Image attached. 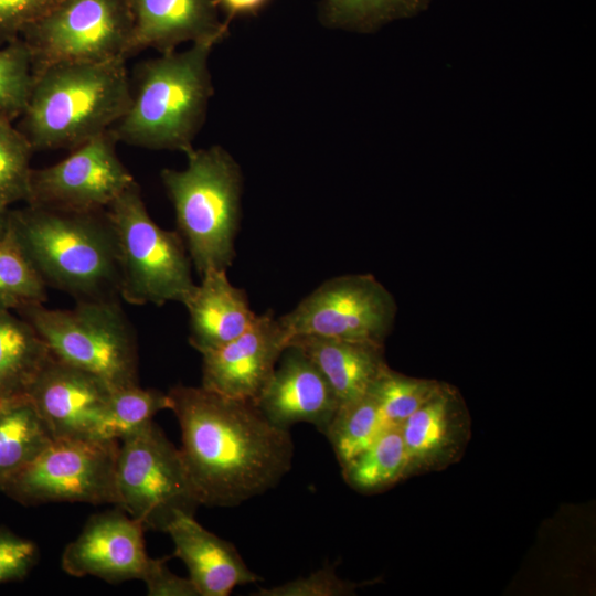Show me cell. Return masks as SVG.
Listing matches in <instances>:
<instances>
[{
    "label": "cell",
    "instance_id": "8fae6325",
    "mask_svg": "<svg viewBox=\"0 0 596 596\" xmlns=\"http://www.w3.org/2000/svg\"><path fill=\"white\" fill-rule=\"evenodd\" d=\"M396 311L394 297L373 275L352 274L323 281L278 321L288 342L312 336L384 344Z\"/></svg>",
    "mask_w": 596,
    "mask_h": 596
},
{
    "label": "cell",
    "instance_id": "ffe728a7",
    "mask_svg": "<svg viewBox=\"0 0 596 596\" xmlns=\"http://www.w3.org/2000/svg\"><path fill=\"white\" fill-rule=\"evenodd\" d=\"M189 313V342L201 354L243 333L255 320L246 292L233 286L226 269H209L183 302Z\"/></svg>",
    "mask_w": 596,
    "mask_h": 596
},
{
    "label": "cell",
    "instance_id": "f546056e",
    "mask_svg": "<svg viewBox=\"0 0 596 596\" xmlns=\"http://www.w3.org/2000/svg\"><path fill=\"white\" fill-rule=\"evenodd\" d=\"M443 382L401 374L389 365L379 375L370 392L376 398L390 426H401L429 401Z\"/></svg>",
    "mask_w": 596,
    "mask_h": 596
},
{
    "label": "cell",
    "instance_id": "d4e9b609",
    "mask_svg": "<svg viewBox=\"0 0 596 596\" xmlns=\"http://www.w3.org/2000/svg\"><path fill=\"white\" fill-rule=\"evenodd\" d=\"M389 426L376 398L369 391L361 397L340 404L323 434L342 466Z\"/></svg>",
    "mask_w": 596,
    "mask_h": 596
},
{
    "label": "cell",
    "instance_id": "836d02e7",
    "mask_svg": "<svg viewBox=\"0 0 596 596\" xmlns=\"http://www.w3.org/2000/svg\"><path fill=\"white\" fill-rule=\"evenodd\" d=\"M60 0H0V45L21 38L28 25L50 11Z\"/></svg>",
    "mask_w": 596,
    "mask_h": 596
},
{
    "label": "cell",
    "instance_id": "f1b7e54d",
    "mask_svg": "<svg viewBox=\"0 0 596 596\" xmlns=\"http://www.w3.org/2000/svg\"><path fill=\"white\" fill-rule=\"evenodd\" d=\"M0 115V212L29 199L31 158L34 152L24 134Z\"/></svg>",
    "mask_w": 596,
    "mask_h": 596
},
{
    "label": "cell",
    "instance_id": "ac0fdd59",
    "mask_svg": "<svg viewBox=\"0 0 596 596\" xmlns=\"http://www.w3.org/2000/svg\"><path fill=\"white\" fill-rule=\"evenodd\" d=\"M134 30L129 56L147 49L170 53L183 42L219 43L228 23L214 0H130Z\"/></svg>",
    "mask_w": 596,
    "mask_h": 596
},
{
    "label": "cell",
    "instance_id": "4316f807",
    "mask_svg": "<svg viewBox=\"0 0 596 596\" xmlns=\"http://www.w3.org/2000/svg\"><path fill=\"white\" fill-rule=\"evenodd\" d=\"M168 393L139 384L114 389L96 428L95 438L120 440L160 411L170 409Z\"/></svg>",
    "mask_w": 596,
    "mask_h": 596
},
{
    "label": "cell",
    "instance_id": "83f0119b",
    "mask_svg": "<svg viewBox=\"0 0 596 596\" xmlns=\"http://www.w3.org/2000/svg\"><path fill=\"white\" fill-rule=\"evenodd\" d=\"M46 285L38 274L12 233L0 237V309L19 310L44 304Z\"/></svg>",
    "mask_w": 596,
    "mask_h": 596
},
{
    "label": "cell",
    "instance_id": "1f68e13d",
    "mask_svg": "<svg viewBox=\"0 0 596 596\" xmlns=\"http://www.w3.org/2000/svg\"><path fill=\"white\" fill-rule=\"evenodd\" d=\"M359 585L340 578L332 565L323 566L308 576L259 588L255 596H344L354 594Z\"/></svg>",
    "mask_w": 596,
    "mask_h": 596
},
{
    "label": "cell",
    "instance_id": "8d00e7d4",
    "mask_svg": "<svg viewBox=\"0 0 596 596\" xmlns=\"http://www.w3.org/2000/svg\"><path fill=\"white\" fill-rule=\"evenodd\" d=\"M8 212H0V237L6 233L7 231V219Z\"/></svg>",
    "mask_w": 596,
    "mask_h": 596
},
{
    "label": "cell",
    "instance_id": "8992f818",
    "mask_svg": "<svg viewBox=\"0 0 596 596\" xmlns=\"http://www.w3.org/2000/svg\"><path fill=\"white\" fill-rule=\"evenodd\" d=\"M17 313L35 328L55 359L113 390L139 384L137 337L120 299L76 301L68 309L35 304Z\"/></svg>",
    "mask_w": 596,
    "mask_h": 596
},
{
    "label": "cell",
    "instance_id": "d590c367",
    "mask_svg": "<svg viewBox=\"0 0 596 596\" xmlns=\"http://www.w3.org/2000/svg\"><path fill=\"white\" fill-rule=\"evenodd\" d=\"M270 0H214L217 9L226 15L225 22L235 17L255 15L262 11Z\"/></svg>",
    "mask_w": 596,
    "mask_h": 596
},
{
    "label": "cell",
    "instance_id": "484cf974",
    "mask_svg": "<svg viewBox=\"0 0 596 596\" xmlns=\"http://www.w3.org/2000/svg\"><path fill=\"white\" fill-rule=\"evenodd\" d=\"M429 3L430 0H323L321 19L330 28L371 33L390 22L418 15Z\"/></svg>",
    "mask_w": 596,
    "mask_h": 596
},
{
    "label": "cell",
    "instance_id": "7c38bea8",
    "mask_svg": "<svg viewBox=\"0 0 596 596\" xmlns=\"http://www.w3.org/2000/svg\"><path fill=\"white\" fill-rule=\"evenodd\" d=\"M117 142L108 129L63 160L32 169L26 204L74 212L106 210L136 181L117 156Z\"/></svg>",
    "mask_w": 596,
    "mask_h": 596
},
{
    "label": "cell",
    "instance_id": "603a6c76",
    "mask_svg": "<svg viewBox=\"0 0 596 596\" xmlns=\"http://www.w3.org/2000/svg\"><path fill=\"white\" fill-rule=\"evenodd\" d=\"M53 440L51 430L26 395L0 402V488Z\"/></svg>",
    "mask_w": 596,
    "mask_h": 596
},
{
    "label": "cell",
    "instance_id": "e0dca14e",
    "mask_svg": "<svg viewBox=\"0 0 596 596\" xmlns=\"http://www.w3.org/2000/svg\"><path fill=\"white\" fill-rule=\"evenodd\" d=\"M408 475L441 470L457 462L470 439L471 422L459 392L441 383L437 393L401 426Z\"/></svg>",
    "mask_w": 596,
    "mask_h": 596
},
{
    "label": "cell",
    "instance_id": "5b68a950",
    "mask_svg": "<svg viewBox=\"0 0 596 596\" xmlns=\"http://www.w3.org/2000/svg\"><path fill=\"white\" fill-rule=\"evenodd\" d=\"M185 155L183 170L163 169L160 177L174 207L177 231L201 276L209 269H227L233 262L242 174L220 146Z\"/></svg>",
    "mask_w": 596,
    "mask_h": 596
},
{
    "label": "cell",
    "instance_id": "9a60e30c",
    "mask_svg": "<svg viewBox=\"0 0 596 596\" xmlns=\"http://www.w3.org/2000/svg\"><path fill=\"white\" fill-rule=\"evenodd\" d=\"M113 389L98 377L54 356L26 396L55 438H95Z\"/></svg>",
    "mask_w": 596,
    "mask_h": 596
},
{
    "label": "cell",
    "instance_id": "4fadbf2b",
    "mask_svg": "<svg viewBox=\"0 0 596 596\" xmlns=\"http://www.w3.org/2000/svg\"><path fill=\"white\" fill-rule=\"evenodd\" d=\"M287 347L278 318L272 311L257 315L238 337L201 354V386L256 404Z\"/></svg>",
    "mask_w": 596,
    "mask_h": 596
},
{
    "label": "cell",
    "instance_id": "277c9868",
    "mask_svg": "<svg viewBox=\"0 0 596 596\" xmlns=\"http://www.w3.org/2000/svg\"><path fill=\"white\" fill-rule=\"evenodd\" d=\"M214 45L193 43L136 66L129 106L110 128L118 142L184 153L193 149L213 94L207 61Z\"/></svg>",
    "mask_w": 596,
    "mask_h": 596
},
{
    "label": "cell",
    "instance_id": "3957f363",
    "mask_svg": "<svg viewBox=\"0 0 596 596\" xmlns=\"http://www.w3.org/2000/svg\"><path fill=\"white\" fill-rule=\"evenodd\" d=\"M33 75L19 129L34 151L75 149L110 129L130 103L126 58L56 64Z\"/></svg>",
    "mask_w": 596,
    "mask_h": 596
},
{
    "label": "cell",
    "instance_id": "4dcf8cb0",
    "mask_svg": "<svg viewBox=\"0 0 596 596\" xmlns=\"http://www.w3.org/2000/svg\"><path fill=\"white\" fill-rule=\"evenodd\" d=\"M31 55L19 38L0 47V115L11 120L23 114L33 85Z\"/></svg>",
    "mask_w": 596,
    "mask_h": 596
},
{
    "label": "cell",
    "instance_id": "44dd1931",
    "mask_svg": "<svg viewBox=\"0 0 596 596\" xmlns=\"http://www.w3.org/2000/svg\"><path fill=\"white\" fill-rule=\"evenodd\" d=\"M288 345L298 348L318 368L339 405L366 394L387 366L384 344L301 336Z\"/></svg>",
    "mask_w": 596,
    "mask_h": 596
},
{
    "label": "cell",
    "instance_id": "cb8c5ba5",
    "mask_svg": "<svg viewBox=\"0 0 596 596\" xmlns=\"http://www.w3.org/2000/svg\"><path fill=\"white\" fill-rule=\"evenodd\" d=\"M344 481L361 493L383 491L409 477L408 456L400 426L386 427L376 439L341 466Z\"/></svg>",
    "mask_w": 596,
    "mask_h": 596
},
{
    "label": "cell",
    "instance_id": "6da1fadb",
    "mask_svg": "<svg viewBox=\"0 0 596 596\" xmlns=\"http://www.w3.org/2000/svg\"><path fill=\"white\" fill-rule=\"evenodd\" d=\"M168 396L201 505H238L275 487L290 470L289 429L273 424L255 403L182 384Z\"/></svg>",
    "mask_w": 596,
    "mask_h": 596
},
{
    "label": "cell",
    "instance_id": "30bf717a",
    "mask_svg": "<svg viewBox=\"0 0 596 596\" xmlns=\"http://www.w3.org/2000/svg\"><path fill=\"white\" fill-rule=\"evenodd\" d=\"M119 440L55 438L0 491L23 505L50 502L115 504Z\"/></svg>",
    "mask_w": 596,
    "mask_h": 596
},
{
    "label": "cell",
    "instance_id": "52a82bcc",
    "mask_svg": "<svg viewBox=\"0 0 596 596\" xmlns=\"http://www.w3.org/2000/svg\"><path fill=\"white\" fill-rule=\"evenodd\" d=\"M118 253L119 296L131 305L183 304L193 291L192 262L178 231L149 215L137 181L106 209Z\"/></svg>",
    "mask_w": 596,
    "mask_h": 596
},
{
    "label": "cell",
    "instance_id": "7402d4cb",
    "mask_svg": "<svg viewBox=\"0 0 596 596\" xmlns=\"http://www.w3.org/2000/svg\"><path fill=\"white\" fill-rule=\"evenodd\" d=\"M52 356L31 323L0 309V402L26 395Z\"/></svg>",
    "mask_w": 596,
    "mask_h": 596
},
{
    "label": "cell",
    "instance_id": "e575fe53",
    "mask_svg": "<svg viewBox=\"0 0 596 596\" xmlns=\"http://www.w3.org/2000/svg\"><path fill=\"white\" fill-rule=\"evenodd\" d=\"M170 556L149 558L141 581L147 586L149 596H199L189 577L173 574L167 566Z\"/></svg>",
    "mask_w": 596,
    "mask_h": 596
},
{
    "label": "cell",
    "instance_id": "9c48e42d",
    "mask_svg": "<svg viewBox=\"0 0 596 596\" xmlns=\"http://www.w3.org/2000/svg\"><path fill=\"white\" fill-rule=\"evenodd\" d=\"M132 30L130 0H60L21 39L34 74L56 64L127 60Z\"/></svg>",
    "mask_w": 596,
    "mask_h": 596
},
{
    "label": "cell",
    "instance_id": "5bb4252c",
    "mask_svg": "<svg viewBox=\"0 0 596 596\" xmlns=\"http://www.w3.org/2000/svg\"><path fill=\"white\" fill-rule=\"evenodd\" d=\"M145 530L119 508L94 514L79 535L65 546L61 566L68 575H91L108 583L141 579L150 558Z\"/></svg>",
    "mask_w": 596,
    "mask_h": 596
},
{
    "label": "cell",
    "instance_id": "ba28073f",
    "mask_svg": "<svg viewBox=\"0 0 596 596\" xmlns=\"http://www.w3.org/2000/svg\"><path fill=\"white\" fill-rule=\"evenodd\" d=\"M117 508L146 530L166 532L179 514L201 505L180 449L150 421L119 440Z\"/></svg>",
    "mask_w": 596,
    "mask_h": 596
},
{
    "label": "cell",
    "instance_id": "d6986e66",
    "mask_svg": "<svg viewBox=\"0 0 596 596\" xmlns=\"http://www.w3.org/2000/svg\"><path fill=\"white\" fill-rule=\"evenodd\" d=\"M166 532L199 596H228L238 585L260 581L231 542L206 530L194 515L179 513Z\"/></svg>",
    "mask_w": 596,
    "mask_h": 596
},
{
    "label": "cell",
    "instance_id": "2e32d148",
    "mask_svg": "<svg viewBox=\"0 0 596 596\" xmlns=\"http://www.w3.org/2000/svg\"><path fill=\"white\" fill-rule=\"evenodd\" d=\"M256 405L279 427L308 423L323 434L339 401L318 368L298 348L288 345Z\"/></svg>",
    "mask_w": 596,
    "mask_h": 596
},
{
    "label": "cell",
    "instance_id": "7a4b0ae2",
    "mask_svg": "<svg viewBox=\"0 0 596 596\" xmlns=\"http://www.w3.org/2000/svg\"><path fill=\"white\" fill-rule=\"evenodd\" d=\"M8 230L46 287L75 301L120 299L116 236L104 211L26 204L8 211Z\"/></svg>",
    "mask_w": 596,
    "mask_h": 596
},
{
    "label": "cell",
    "instance_id": "d6a6232c",
    "mask_svg": "<svg viewBox=\"0 0 596 596\" xmlns=\"http://www.w3.org/2000/svg\"><path fill=\"white\" fill-rule=\"evenodd\" d=\"M38 560L39 549L32 540L0 526V584L24 579Z\"/></svg>",
    "mask_w": 596,
    "mask_h": 596
}]
</instances>
